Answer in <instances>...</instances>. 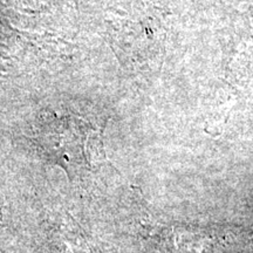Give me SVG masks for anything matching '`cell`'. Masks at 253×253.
Here are the masks:
<instances>
[{
	"mask_svg": "<svg viewBox=\"0 0 253 253\" xmlns=\"http://www.w3.org/2000/svg\"><path fill=\"white\" fill-rule=\"evenodd\" d=\"M95 131L75 110H45L37 120L33 143L47 160L62 167L68 176L94 163Z\"/></svg>",
	"mask_w": 253,
	"mask_h": 253,
	"instance_id": "1",
	"label": "cell"
}]
</instances>
